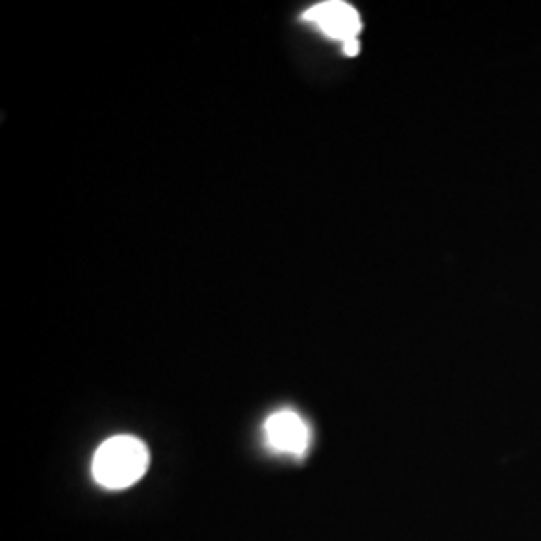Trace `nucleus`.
<instances>
[{
  "instance_id": "nucleus-3",
  "label": "nucleus",
  "mask_w": 541,
  "mask_h": 541,
  "mask_svg": "<svg viewBox=\"0 0 541 541\" xmlns=\"http://www.w3.org/2000/svg\"><path fill=\"white\" fill-rule=\"evenodd\" d=\"M265 439L279 453L303 455L311 441L309 425L295 411H277L265 421Z\"/></svg>"
},
{
  "instance_id": "nucleus-2",
  "label": "nucleus",
  "mask_w": 541,
  "mask_h": 541,
  "mask_svg": "<svg viewBox=\"0 0 541 541\" xmlns=\"http://www.w3.org/2000/svg\"><path fill=\"white\" fill-rule=\"evenodd\" d=\"M303 16L317 26L325 36L341 41V43L357 38V34L363 28L359 12L343 0L321 2L317 6H311Z\"/></svg>"
},
{
  "instance_id": "nucleus-4",
  "label": "nucleus",
  "mask_w": 541,
  "mask_h": 541,
  "mask_svg": "<svg viewBox=\"0 0 541 541\" xmlns=\"http://www.w3.org/2000/svg\"><path fill=\"white\" fill-rule=\"evenodd\" d=\"M359 38H351V41H345L343 43V52L347 56H355L359 52Z\"/></svg>"
},
{
  "instance_id": "nucleus-1",
  "label": "nucleus",
  "mask_w": 541,
  "mask_h": 541,
  "mask_svg": "<svg viewBox=\"0 0 541 541\" xmlns=\"http://www.w3.org/2000/svg\"><path fill=\"white\" fill-rule=\"evenodd\" d=\"M148 468V449L130 435H117L100 445L93 459V477L106 490H126Z\"/></svg>"
}]
</instances>
